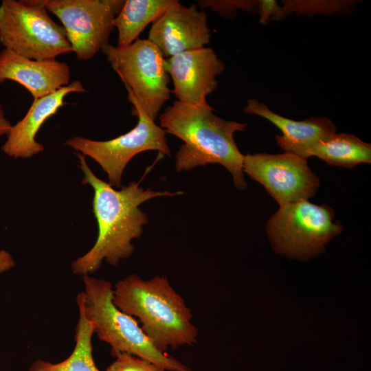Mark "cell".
Here are the masks:
<instances>
[{
	"label": "cell",
	"mask_w": 371,
	"mask_h": 371,
	"mask_svg": "<svg viewBox=\"0 0 371 371\" xmlns=\"http://www.w3.org/2000/svg\"><path fill=\"white\" fill-rule=\"evenodd\" d=\"M76 155L84 175L82 183L93 190L92 208L98 227L93 246L71 264L72 273L83 276L99 269L103 261L115 266L133 254L132 240L142 235L148 223L147 214L139 208L141 204L153 198L183 192L144 189L136 181L116 190L93 172L86 157L79 153Z\"/></svg>",
	"instance_id": "1"
},
{
	"label": "cell",
	"mask_w": 371,
	"mask_h": 371,
	"mask_svg": "<svg viewBox=\"0 0 371 371\" xmlns=\"http://www.w3.org/2000/svg\"><path fill=\"white\" fill-rule=\"evenodd\" d=\"M196 3L201 10L209 8L223 16H231L237 9L250 10L255 5L254 3L247 1L199 0Z\"/></svg>",
	"instance_id": "20"
},
{
	"label": "cell",
	"mask_w": 371,
	"mask_h": 371,
	"mask_svg": "<svg viewBox=\"0 0 371 371\" xmlns=\"http://www.w3.org/2000/svg\"><path fill=\"white\" fill-rule=\"evenodd\" d=\"M164 65L172 80L171 92L178 101L193 106L209 104L206 96L216 89V77L225 69L214 49L205 47L165 58Z\"/></svg>",
	"instance_id": "11"
},
{
	"label": "cell",
	"mask_w": 371,
	"mask_h": 371,
	"mask_svg": "<svg viewBox=\"0 0 371 371\" xmlns=\"http://www.w3.org/2000/svg\"><path fill=\"white\" fill-rule=\"evenodd\" d=\"M178 0H126L113 21L117 30V46L125 47Z\"/></svg>",
	"instance_id": "16"
},
{
	"label": "cell",
	"mask_w": 371,
	"mask_h": 371,
	"mask_svg": "<svg viewBox=\"0 0 371 371\" xmlns=\"http://www.w3.org/2000/svg\"><path fill=\"white\" fill-rule=\"evenodd\" d=\"M207 17L196 4L187 7L177 1L153 23L148 39L166 58L203 47L211 37Z\"/></svg>",
	"instance_id": "12"
},
{
	"label": "cell",
	"mask_w": 371,
	"mask_h": 371,
	"mask_svg": "<svg viewBox=\"0 0 371 371\" xmlns=\"http://www.w3.org/2000/svg\"><path fill=\"white\" fill-rule=\"evenodd\" d=\"M243 170L262 184L280 206L308 200L319 186L307 159L289 153L247 154Z\"/></svg>",
	"instance_id": "10"
},
{
	"label": "cell",
	"mask_w": 371,
	"mask_h": 371,
	"mask_svg": "<svg viewBox=\"0 0 371 371\" xmlns=\"http://www.w3.org/2000/svg\"><path fill=\"white\" fill-rule=\"evenodd\" d=\"M85 91L82 82L76 80L49 95L34 100L25 115L12 125L1 147L3 153L14 159H28L42 153L44 147L36 139L42 125L64 105L68 94Z\"/></svg>",
	"instance_id": "13"
},
{
	"label": "cell",
	"mask_w": 371,
	"mask_h": 371,
	"mask_svg": "<svg viewBox=\"0 0 371 371\" xmlns=\"http://www.w3.org/2000/svg\"><path fill=\"white\" fill-rule=\"evenodd\" d=\"M15 266V261L10 252L0 249V273L7 271Z\"/></svg>",
	"instance_id": "22"
},
{
	"label": "cell",
	"mask_w": 371,
	"mask_h": 371,
	"mask_svg": "<svg viewBox=\"0 0 371 371\" xmlns=\"http://www.w3.org/2000/svg\"><path fill=\"white\" fill-rule=\"evenodd\" d=\"M78 312L74 334L75 346L71 355L58 363L38 359L32 363L28 371H100L93 357V326L82 311L78 309Z\"/></svg>",
	"instance_id": "18"
},
{
	"label": "cell",
	"mask_w": 371,
	"mask_h": 371,
	"mask_svg": "<svg viewBox=\"0 0 371 371\" xmlns=\"http://www.w3.org/2000/svg\"><path fill=\"white\" fill-rule=\"evenodd\" d=\"M5 80L20 84L35 100L68 85L70 69L56 59H30L3 49L0 52V83Z\"/></svg>",
	"instance_id": "14"
},
{
	"label": "cell",
	"mask_w": 371,
	"mask_h": 371,
	"mask_svg": "<svg viewBox=\"0 0 371 371\" xmlns=\"http://www.w3.org/2000/svg\"><path fill=\"white\" fill-rule=\"evenodd\" d=\"M12 124L5 115L3 106L0 104V137L7 135Z\"/></svg>",
	"instance_id": "23"
},
{
	"label": "cell",
	"mask_w": 371,
	"mask_h": 371,
	"mask_svg": "<svg viewBox=\"0 0 371 371\" xmlns=\"http://www.w3.org/2000/svg\"><path fill=\"white\" fill-rule=\"evenodd\" d=\"M0 43L4 49L39 60L73 52L64 27L50 17L43 0H3Z\"/></svg>",
	"instance_id": "5"
},
{
	"label": "cell",
	"mask_w": 371,
	"mask_h": 371,
	"mask_svg": "<svg viewBox=\"0 0 371 371\" xmlns=\"http://www.w3.org/2000/svg\"><path fill=\"white\" fill-rule=\"evenodd\" d=\"M313 156L330 166L352 168L358 164H370L371 145L353 135L334 133L309 150L308 158Z\"/></svg>",
	"instance_id": "17"
},
{
	"label": "cell",
	"mask_w": 371,
	"mask_h": 371,
	"mask_svg": "<svg viewBox=\"0 0 371 371\" xmlns=\"http://www.w3.org/2000/svg\"><path fill=\"white\" fill-rule=\"evenodd\" d=\"M124 0H43L63 24L73 52L88 60L109 44L113 21Z\"/></svg>",
	"instance_id": "9"
},
{
	"label": "cell",
	"mask_w": 371,
	"mask_h": 371,
	"mask_svg": "<svg viewBox=\"0 0 371 371\" xmlns=\"http://www.w3.org/2000/svg\"><path fill=\"white\" fill-rule=\"evenodd\" d=\"M159 124L166 133L183 142L175 157L177 172L218 164L231 173L237 189H246L244 155L238 148L234 135L244 131L247 123L218 117L210 104L193 106L175 100L159 115Z\"/></svg>",
	"instance_id": "2"
},
{
	"label": "cell",
	"mask_w": 371,
	"mask_h": 371,
	"mask_svg": "<svg viewBox=\"0 0 371 371\" xmlns=\"http://www.w3.org/2000/svg\"><path fill=\"white\" fill-rule=\"evenodd\" d=\"M327 205L308 200L280 206L267 223L266 229L273 249L281 254L308 260L325 250L326 245L340 234L341 223Z\"/></svg>",
	"instance_id": "7"
},
{
	"label": "cell",
	"mask_w": 371,
	"mask_h": 371,
	"mask_svg": "<svg viewBox=\"0 0 371 371\" xmlns=\"http://www.w3.org/2000/svg\"><path fill=\"white\" fill-rule=\"evenodd\" d=\"M101 51L124 84L128 100L155 121L171 93L160 49L148 38H138L125 47L109 43Z\"/></svg>",
	"instance_id": "6"
},
{
	"label": "cell",
	"mask_w": 371,
	"mask_h": 371,
	"mask_svg": "<svg viewBox=\"0 0 371 371\" xmlns=\"http://www.w3.org/2000/svg\"><path fill=\"white\" fill-rule=\"evenodd\" d=\"M260 4V21L265 23L271 14H278L280 10L276 1H261Z\"/></svg>",
	"instance_id": "21"
},
{
	"label": "cell",
	"mask_w": 371,
	"mask_h": 371,
	"mask_svg": "<svg viewBox=\"0 0 371 371\" xmlns=\"http://www.w3.org/2000/svg\"><path fill=\"white\" fill-rule=\"evenodd\" d=\"M112 300L121 311L138 319L143 332L161 352L197 341L192 311L164 276L144 280L130 274L114 285Z\"/></svg>",
	"instance_id": "3"
},
{
	"label": "cell",
	"mask_w": 371,
	"mask_h": 371,
	"mask_svg": "<svg viewBox=\"0 0 371 371\" xmlns=\"http://www.w3.org/2000/svg\"><path fill=\"white\" fill-rule=\"evenodd\" d=\"M83 291L76 297L79 310L91 323L100 340L111 346V355L127 352L148 359L169 371H193L158 350L132 316L113 303V285L89 275L82 276Z\"/></svg>",
	"instance_id": "4"
},
{
	"label": "cell",
	"mask_w": 371,
	"mask_h": 371,
	"mask_svg": "<svg viewBox=\"0 0 371 371\" xmlns=\"http://www.w3.org/2000/svg\"><path fill=\"white\" fill-rule=\"evenodd\" d=\"M245 113L265 118L282 133L276 135L278 146L284 152L308 159L309 150L322 140L336 133L332 121L325 117H313L295 121L281 116L272 111L266 104L255 99H250L243 108Z\"/></svg>",
	"instance_id": "15"
},
{
	"label": "cell",
	"mask_w": 371,
	"mask_h": 371,
	"mask_svg": "<svg viewBox=\"0 0 371 371\" xmlns=\"http://www.w3.org/2000/svg\"><path fill=\"white\" fill-rule=\"evenodd\" d=\"M106 371H166L160 366L139 356L120 352Z\"/></svg>",
	"instance_id": "19"
},
{
	"label": "cell",
	"mask_w": 371,
	"mask_h": 371,
	"mask_svg": "<svg viewBox=\"0 0 371 371\" xmlns=\"http://www.w3.org/2000/svg\"><path fill=\"white\" fill-rule=\"evenodd\" d=\"M130 102L133 106V113L138 117V122L126 133L106 141L74 136L64 142L76 153L96 161L106 174L109 183L113 188L122 186L124 170L136 155L147 150H157L163 155H171L166 131L150 119L136 102Z\"/></svg>",
	"instance_id": "8"
}]
</instances>
